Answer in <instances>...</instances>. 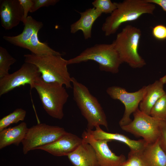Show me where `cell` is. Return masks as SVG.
I'll return each instance as SVG.
<instances>
[{
    "label": "cell",
    "instance_id": "obj_1",
    "mask_svg": "<svg viewBox=\"0 0 166 166\" xmlns=\"http://www.w3.org/2000/svg\"><path fill=\"white\" fill-rule=\"evenodd\" d=\"M116 3V9L102 25L106 36L115 33L123 23L135 21L144 14H153L156 9L155 4L147 0H124Z\"/></svg>",
    "mask_w": 166,
    "mask_h": 166
},
{
    "label": "cell",
    "instance_id": "obj_2",
    "mask_svg": "<svg viewBox=\"0 0 166 166\" xmlns=\"http://www.w3.org/2000/svg\"><path fill=\"white\" fill-rule=\"evenodd\" d=\"M25 62L35 65L38 69L42 80L48 83H58L72 88V77L68 70L67 60L61 55L43 56L33 53L24 55Z\"/></svg>",
    "mask_w": 166,
    "mask_h": 166
},
{
    "label": "cell",
    "instance_id": "obj_3",
    "mask_svg": "<svg viewBox=\"0 0 166 166\" xmlns=\"http://www.w3.org/2000/svg\"><path fill=\"white\" fill-rule=\"evenodd\" d=\"M73 99L87 121V129L93 130L100 125L108 129L105 114L96 97L84 85L72 77Z\"/></svg>",
    "mask_w": 166,
    "mask_h": 166
},
{
    "label": "cell",
    "instance_id": "obj_4",
    "mask_svg": "<svg viewBox=\"0 0 166 166\" xmlns=\"http://www.w3.org/2000/svg\"><path fill=\"white\" fill-rule=\"evenodd\" d=\"M141 35L139 28L127 25L117 34L112 43L122 63H127L132 68H140L146 64L138 52Z\"/></svg>",
    "mask_w": 166,
    "mask_h": 166
},
{
    "label": "cell",
    "instance_id": "obj_5",
    "mask_svg": "<svg viewBox=\"0 0 166 166\" xmlns=\"http://www.w3.org/2000/svg\"><path fill=\"white\" fill-rule=\"evenodd\" d=\"M90 60L98 63L100 70L114 74L118 72L120 66L122 63L112 43L96 44L87 48L67 61L69 65Z\"/></svg>",
    "mask_w": 166,
    "mask_h": 166
},
{
    "label": "cell",
    "instance_id": "obj_6",
    "mask_svg": "<svg viewBox=\"0 0 166 166\" xmlns=\"http://www.w3.org/2000/svg\"><path fill=\"white\" fill-rule=\"evenodd\" d=\"M34 88L46 113L53 118L62 119L64 106L69 97L64 85L58 83L45 82L40 77L34 82Z\"/></svg>",
    "mask_w": 166,
    "mask_h": 166
},
{
    "label": "cell",
    "instance_id": "obj_7",
    "mask_svg": "<svg viewBox=\"0 0 166 166\" xmlns=\"http://www.w3.org/2000/svg\"><path fill=\"white\" fill-rule=\"evenodd\" d=\"M67 132L62 127L38 124L28 128L22 142V151L26 154L30 151L51 144L58 139Z\"/></svg>",
    "mask_w": 166,
    "mask_h": 166
},
{
    "label": "cell",
    "instance_id": "obj_8",
    "mask_svg": "<svg viewBox=\"0 0 166 166\" xmlns=\"http://www.w3.org/2000/svg\"><path fill=\"white\" fill-rule=\"evenodd\" d=\"M133 114V120L121 127V128L136 136L142 137L148 144L156 142L160 136L162 120L145 114L139 108Z\"/></svg>",
    "mask_w": 166,
    "mask_h": 166
},
{
    "label": "cell",
    "instance_id": "obj_9",
    "mask_svg": "<svg viewBox=\"0 0 166 166\" xmlns=\"http://www.w3.org/2000/svg\"><path fill=\"white\" fill-rule=\"evenodd\" d=\"M38 68L32 64L25 62L14 72L0 78V96L13 89L29 84L34 88V83L41 77Z\"/></svg>",
    "mask_w": 166,
    "mask_h": 166
},
{
    "label": "cell",
    "instance_id": "obj_10",
    "mask_svg": "<svg viewBox=\"0 0 166 166\" xmlns=\"http://www.w3.org/2000/svg\"><path fill=\"white\" fill-rule=\"evenodd\" d=\"M145 88L146 86H144L133 92H129L124 88L117 86H112L107 89L106 92L110 97L113 99L120 101L124 106V115L119 123L121 127L128 124L132 121L131 115L139 108Z\"/></svg>",
    "mask_w": 166,
    "mask_h": 166
},
{
    "label": "cell",
    "instance_id": "obj_11",
    "mask_svg": "<svg viewBox=\"0 0 166 166\" xmlns=\"http://www.w3.org/2000/svg\"><path fill=\"white\" fill-rule=\"evenodd\" d=\"M83 140L90 144L94 148L99 166H121L126 160L123 154L116 155L110 149L106 140H97L86 130L82 134Z\"/></svg>",
    "mask_w": 166,
    "mask_h": 166
},
{
    "label": "cell",
    "instance_id": "obj_12",
    "mask_svg": "<svg viewBox=\"0 0 166 166\" xmlns=\"http://www.w3.org/2000/svg\"><path fill=\"white\" fill-rule=\"evenodd\" d=\"M1 24L6 30L17 26L23 19V11L19 0L0 1Z\"/></svg>",
    "mask_w": 166,
    "mask_h": 166
},
{
    "label": "cell",
    "instance_id": "obj_13",
    "mask_svg": "<svg viewBox=\"0 0 166 166\" xmlns=\"http://www.w3.org/2000/svg\"><path fill=\"white\" fill-rule=\"evenodd\" d=\"M83 141L82 138L67 132L54 142L38 149L44 151L55 156H67L76 150Z\"/></svg>",
    "mask_w": 166,
    "mask_h": 166
},
{
    "label": "cell",
    "instance_id": "obj_14",
    "mask_svg": "<svg viewBox=\"0 0 166 166\" xmlns=\"http://www.w3.org/2000/svg\"><path fill=\"white\" fill-rule=\"evenodd\" d=\"M67 156L74 166H99L94 148L90 144L83 140Z\"/></svg>",
    "mask_w": 166,
    "mask_h": 166
},
{
    "label": "cell",
    "instance_id": "obj_15",
    "mask_svg": "<svg viewBox=\"0 0 166 166\" xmlns=\"http://www.w3.org/2000/svg\"><path fill=\"white\" fill-rule=\"evenodd\" d=\"M86 130L97 140H106L111 141L115 140L124 143L132 151L142 150L148 144L143 139L135 140L131 139L126 136L118 133H109L102 130L100 126L95 128V130Z\"/></svg>",
    "mask_w": 166,
    "mask_h": 166
},
{
    "label": "cell",
    "instance_id": "obj_16",
    "mask_svg": "<svg viewBox=\"0 0 166 166\" xmlns=\"http://www.w3.org/2000/svg\"><path fill=\"white\" fill-rule=\"evenodd\" d=\"M22 22L24 27L21 34L15 36H4L3 38L5 40L14 45L25 48L34 34L39 31L43 27V24L31 16H28Z\"/></svg>",
    "mask_w": 166,
    "mask_h": 166
},
{
    "label": "cell",
    "instance_id": "obj_17",
    "mask_svg": "<svg viewBox=\"0 0 166 166\" xmlns=\"http://www.w3.org/2000/svg\"><path fill=\"white\" fill-rule=\"evenodd\" d=\"M78 13L80 15V18L71 25L70 32L74 34L79 30H81L85 39L90 38L91 37L93 25L102 14L93 7L87 9L84 12Z\"/></svg>",
    "mask_w": 166,
    "mask_h": 166
},
{
    "label": "cell",
    "instance_id": "obj_18",
    "mask_svg": "<svg viewBox=\"0 0 166 166\" xmlns=\"http://www.w3.org/2000/svg\"><path fill=\"white\" fill-rule=\"evenodd\" d=\"M164 84L160 79L146 86L144 96L139 105V109L148 115L157 101L166 94L164 89Z\"/></svg>",
    "mask_w": 166,
    "mask_h": 166
},
{
    "label": "cell",
    "instance_id": "obj_19",
    "mask_svg": "<svg viewBox=\"0 0 166 166\" xmlns=\"http://www.w3.org/2000/svg\"><path fill=\"white\" fill-rule=\"evenodd\" d=\"M28 128L26 123L22 122L0 131V149L12 144L18 146L24 139Z\"/></svg>",
    "mask_w": 166,
    "mask_h": 166
},
{
    "label": "cell",
    "instance_id": "obj_20",
    "mask_svg": "<svg viewBox=\"0 0 166 166\" xmlns=\"http://www.w3.org/2000/svg\"><path fill=\"white\" fill-rule=\"evenodd\" d=\"M145 166H166V154L160 146L158 140L147 144L142 151Z\"/></svg>",
    "mask_w": 166,
    "mask_h": 166
},
{
    "label": "cell",
    "instance_id": "obj_21",
    "mask_svg": "<svg viewBox=\"0 0 166 166\" xmlns=\"http://www.w3.org/2000/svg\"><path fill=\"white\" fill-rule=\"evenodd\" d=\"M38 31H37L34 34L25 49L29 50L32 53L39 56L50 55H61V53L50 47L47 43L39 41L38 37Z\"/></svg>",
    "mask_w": 166,
    "mask_h": 166
},
{
    "label": "cell",
    "instance_id": "obj_22",
    "mask_svg": "<svg viewBox=\"0 0 166 166\" xmlns=\"http://www.w3.org/2000/svg\"><path fill=\"white\" fill-rule=\"evenodd\" d=\"M26 111L22 109L18 108L0 120V131L7 128L10 124L17 123L24 120Z\"/></svg>",
    "mask_w": 166,
    "mask_h": 166
},
{
    "label": "cell",
    "instance_id": "obj_23",
    "mask_svg": "<svg viewBox=\"0 0 166 166\" xmlns=\"http://www.w3.org/2000/svg\"><path fill=\"white\" fill-rule=\"evenodd\" d=\"M16 61V59L9 53L5 48L0 47V78L9 74V71L10 65Z\"/></svg>",
    "mask_w": 166,
    "mask_h": 166
},
{
    "label": "cell",
    "instance_id": "obj_24",
    "mask_svg": "<svg viewBox=\"0 0 166 166\" xmlns=\"http://www.w3.org/2000/svg\"><path fill=\"white\" fill-rule=\"evenodd\" d=\"M150 115L162 120H166V94L161 97L153 107Z\"/></svg>",
    "mask_w": 166,
    "mask_h": 166
},
{
    "label": "cell",
    "instance_id": "obj_25",
    "mask_svg": "<svg viewBox=\"0 0 166 166\" xmlns=\"http://www.w3.org/2000/svg\"><path fill=\"white\" fill-rule=\"evenodd\" d=\"M92 4L102 14H111L117 8L116 2H113L110 0H95Z\"/></svg>",
    "mask_w": 166,
    "mask_h": 166
},
{
    "label": "cell",
    "instance_id": "obj_26",
    "mask_svg": "<svg viewBox=\"0 0 166 166\" xmlns=\"http://www.w3.org/2000/svg\"><path fill=\"white\" fill-rule=\"evenodd\" d=\"M142 151H130L127 160L121 166H145L142 154Z\"/></svg>",
    "mask_w": 166,
    "mask_h": 166
},
{
    "label": "cell",
    "instance_id": "obj_27",
    "mask_svg": "<svg viewBox=\"0 0 166 166\" xmlns=\"http://www.w3.org/2000/svg\"><path fill=\"white\" fill-rule=\"evenodd\" d=\"M153 37L159 40L166 39V26L163 25H158L153 27L152 30Z\"/></svg>",
    "mask_w": 166,
    "mask_h": 166
},
{
    "label": "cell",
    "instance_id": "obj_28",
    "mask_svg": "<svg viewBox=\"0 0 166 166\" xmlns=\"http://www.w3.org/2000/svg\"><path fill=\"white\" fill-rule=\"evenodd\" d=\"M34 2L33 6L30 11L32 13L37 11L40 8L48 7L50 6H53L58 2V0H33Z\"/></svg>",
    "mask_w": 166,
    "mask_h": 166
},
{
    "label": "cell",
    "instance_id": "obj_29",
    "mask_svg": "<svg viewBox=\"0 0 166 166\" xmlns=\"http://www.w3.org/2000/svg\"><path fill=\"white\" fill-rule=\"evenodd\" d=\"M158 140L160 146L166 154V120L162 121L160 133Z\"/></svg>",
    "mask_w": 166,
    "mask_h": 166
},
{
    "label": "cell",
    "instance_id": "obj_30",
    "mask_svg": "<svg viewBox=\"0 0 166 166\" xmlns=\"http://www.w3.org/2000/svg\"><path fill=\"white\" fill-rule=\"evenodd\" d=\"M23 11V19L22 21L27 17L28 14L34 4L33 0H19Z\"/></svg>",
    "mask_w": 166,
    "mask_h": 166
},
{
    "label": "cell",
    "instance_id": "obj_31",
    "mask_svg": "<svg viewBox=\"0 0 166 166\" xmlns=\"http://www.w3.org/2000/svg\"><path fill=\"white\" fill-rule=\"evenodd\" d=\"M149 2L157 4L166 12V0H147Z\"/></svg>",
    "mask_w": 166,
    "mask_h": 166
},
{
    "label": "cell",
    "instance_id": "obj_32",
    "mask_svg": "<svg viewBox=\"0 0 166 166\" xmlns=\"http://www.w3.org/2000/svg\"><path fill=\"white\" fill-rule=\"evenodd\" d=\"M164 79L166 80V75H165L164 76Z\"/></svg>",
    "mask_w": 166,
    "mask_h": 166
}]
</instances>
